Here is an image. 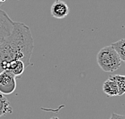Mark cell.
Instances as JSON below:
<instances>
[{
    "instance_id": "1",
    "label": "cell",
    "mask_w": 125,
    "mask_h": 119,
    "mask_svg": "<svg viewBox=\"0 0 125 119\" xmlns=\"http://www.w3.org/2000/svg\"><path fill=\"white\" fill-rule=\"evenodd\" d=\"M34 49V39L29 27L15 22L10 35L0 39V72L7 69L10 63L22 60L27 68Z\"/></svg>"
},
{
    "instance_id": "2",
    "label": "cell",
    "mask_w": 125,
    "mask_h": 119,
    "mask_svg": "<svg viewBox=\"0 0 125 119\" xmlns=\"http://www.w3.org/2000/svg\"><path fill=\"white\" fill-rule=\"evenodd\" d=\"M97 63L106 72H113L121 65V60L112 45L103 48L97 54Z\"/></svg>"
},
{
    "instance_id": "3",
    "label": "cell",
    "mask_w": 125,
    "mask_h": 119,
    "mask_svg": "<svg viewBox=\"0 0 125 119\" xmlns=\"http://www.w3.org/2000/svg\"><path fill=\"white\" fill-rule=\"evenodd\" d=\"M16 89V76L7 70L0 72V93L10 95Z\"/></svg>"
},
{
    "instance_id": "4",
    "label": "cell",
    "mask_w": 125,
    "mask_h": 119,
    "mask_svg": "<svg viewBox=\"0 0 125 119\" xmlns=\"http://www.w3.org/2000/svg\"><path fill=\"white\" fill-rule=\"evenodd\" d=\"M14 22L4 11L0 10V39L10 35L12 32Z\"/></svg>"
},
{
    "instance_id": "5",
    "label": "cell",
    "mask_w": 125,
    "mask_h": 119,
    "mask_svg": "<svg viewBox=\"0 0 125 119\" xmlns=\"http://www.w3.org/2000/svg\"><path fill=\"white\" fill-rule=\"evenodd\" d=\"M70 12V9L67 4L61 0H56L53 2L51 7V13L52 15L55 19H62L68 15Z\"/></svg>"
},
{
    "instance_id": "6",
    "label": "cell",
    "mask_w": 125,
    "mask_h": 119,
    "mask_svg": "<svg viewBox=\"0 0 125 119\" xmlns=\"http://www.w3.org/2000/svg\"><path fill=\"white\" fill-rule=\"evenodd\" d=\"M103 90L104 93L108 97H115L119 96V89L116 82L112 77L107 79L103 84Z\"/></svg>"
},
{
    "instance_id": "7",
    "label": "cell",
    "mask_w": 125,
    "mask_h": 119,
    "mask_svg": "<svg viewBox=\"0 0 125 119\" xmlns=\"http://www.w3.org/2000/svg\"><path fill=\"white\" fill-rule=\"evenodd\" d=\"M26 69V65L22 60H15L8 65L7 70L10 72L11 73H13L17 77V76H21Z\"/></svg>"
},
{
    "instance_id": "8",
    "label": "cell",
    "mask_w": 125,
    "mask_h": 119,
    "mask_svg": "<svg viewBox=\"0 0 125 119\" xmlns=\"http://www.w3.org/2000/svg\"><path fill=\"white\" fill-rule=\"evenodd\" d=\"M12 112L13 109L7 97L0 93V117L6 114H12Z\"/></svg>"
},
{
    "instance_id": "9",
    "label": "cell",
    "mask_w": 125,
    "mask_h": 119,
    "mask_svg": "<svg viewBox=\"0 0 125 119\" xmlns=\"http://www.w3.org/2000/svg\"><path fill=\"white\" fill-rule=\"evenodd\" d=\"M112 48L118 53L121 61L125 63V39H122L112 44Z\"/></svg>"
},
{
    "instance_id": "10",
    "label": "cell",
    "mask_w": 125,
    "mask_h": 119,
    "mask_svg": "<svg viewBox=\"0 0 125 119\" xmlns=\"http://www.w3.org/2000/svg\"><path fill=\"white\" fill-rule=\"evenodd\" d=\"M117 84L119 89V96H122L125 93V76L124 75H113L111 76Z\"/></svg>"
},
{
    "instance_id": "11",
    "label": "cell",
    "mask_w": 125,
    "mask_h": 119,
    "mask_svg": "<svg viewBox=\"0 0 125 119\" xmlns=\"http://www.w3.org/2000/svg\"><path fill=\"white\" fill-rule=\"evenodd\" d=\"M109 119H125V116L117 114H112Z\"/></svg>"
},
{
    "instance_id": "12",
    "label": "cell",
    "mask_w": 125,
    "mask_h": 119,
    "mask_svg": "<svg viewBox=\"0 0 125 119\" xmlns=\"http://www.w3.org/2000/svg\"><path fill=\"white\" fill-rule=\"evenodd\" d=\"M51 119H59V118H57V117H54V118H52Z\"/></svg>"
}]
</instances>
